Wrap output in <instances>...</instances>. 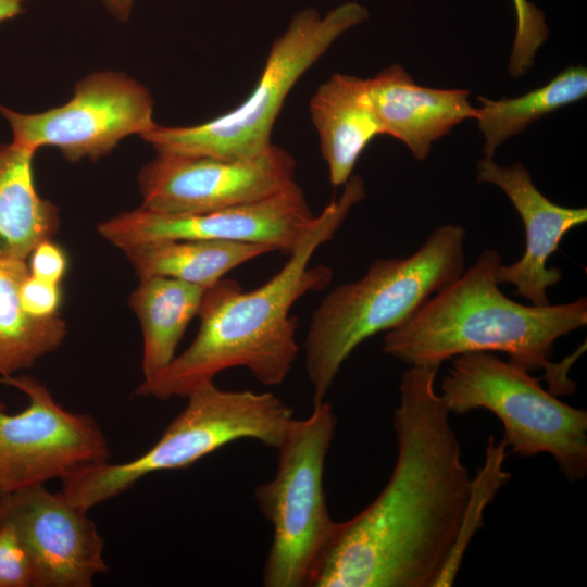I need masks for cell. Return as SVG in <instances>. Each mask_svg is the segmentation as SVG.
I'll use <instances>...</instances> for the list:
<instances>
[{"mask_svg": "<svg viewBox=\"0 0 587 587\" xmlns=\"http://www.w3.org/2000/svg\"><path fill=\"white\" fill-rule=\"evenodd\" d=\"M275 249L230 240L174 239L124 250L139 279L171 277L209 288L228 272Z\"/></svg>", "mask_w": 587, "mask_h": 587, "instance_id": "obj_19", "label": "cell"}, {"mask_svg": "<svg viewBox=\"0 0 587 587\" xmlns=\"http://www.w3.org/2000/svg\"><path fill=\"white\" fill-rule=\"evenodd\" d=\"M515 13V34L508 72L524 76L533 66L536 53L549 37L544 12L528 0H512Z\"/></svg>", "mask_w": 587, "mask_h": 587, "instance_id": "obj_23", "label": "cell"}, {"mask_svg": "<svg viewBox=\"0 0 587 587\" xmlns=\"http://www.w3.org/2000/svg\"><path fill=\"white\" fill-rule=\"evenodd\" d=\"M186 398L184 410L149 450L126 462L87 466L61 480V492L90 511L149 474L186 469L236 440L254 439L276 449L295 419L291 408L272 392L224 390L209 382Z\"/></svg>", "mask_w": 587, "mask_h": 587, "instance_id": "obj_5", "label": "cell"}, {"mask_svg": "<svg viewBox=\"0 0 587 587\" xmlns=\"http://www.w3.org/2000/svg\"><path fill=\"white\" fill-rule=\"evenodd\" d=\"M502 263L486 249L465 272L430 297L407 321L386 332L383 351L410 366L437 370L447 360L470 352H501L528 372L542 370L548 390L572 395L569 370L586 346L554 363V342L587 324V299L560 304H522L499 288Z\"/></svg>", "mask_w": 587, "mask_h": 587, "instance_id": "obj_3", "label": "cell"}, {"mask_svg": "<svg viewBox=\"0 0 587 587\" xmlns=\"http://www.w3.org/2000/svg\"><path fill=\"white\" fill-rule=\"evenodd\" d=\"M28 274L26 261L0 259L1 377L30 369L55 351L67 334V325L59 314L39 319L24 311L20 288Z\"/></svg>", "mask_w": 587, "mask_h": 587, "instance_id": "obj_20", "label": "cell"}, {"mask_svg": "<svg viewBox=\"0 0 587 587\" xmlns=\"http://www.w3.org/2000/svg\"><path fill=\"white\" fill-rule=\"evenodd\" d=\"M309 112L333 186L345 185L380 127L367 95V78L335 73L310 99Z\"/></svg>", "mask_w": 587, "mask_h": 587, "instance_id": "obj_16", "label": "cell"}, {"mask_svg": "<svg viewBox=\"0 0 587 587\" xmlns=\"http://www.w3.org/2000/svg\"><path fill=\"white\" fill-rule=\"evenodd\" d=\"M315 215L283 267L260 287L245 291L222 278L207 288L198 312L199 330L179 355L158 374L143 378L135 396L166 400L186 398L198 386L230 367L248 369L265 386L280 385L298 357L295 303L328 286L333 271L312 265L317 249L329 241L351 209L365 198L364 182L352 175Z\"/></svg>", "mask_w": 587, "mask_h": 587, "instance_id": "obj_2", "label": "cell"}, {"mask_svg": "<svg viewBox=\"0 0 587 587\" xmlns=\"http://www.w3.org/2000/svg\"><path fill=\"white\" fill-rule=\"evenodd\" d=\"M35 152L0 145V259L26 261L58 233V208L39 196L33 171Z\"/></svg>", "mask_w": 587, "mask_h": 587, "instance_id": "obj_17", "label": "cell"}, {"mask_svg": "<svg viewBox=\"0 0 587 587\" xmlns=\"http://www.w3.org/2000/svg\"><path fill=\"white\" fill-rule=\"evenodd\" d=\"M314 216L294 183L267 198L204 213L166 214L140 207L101 222L98 232L123 251L159 240L207 239L263 243L289 254Z\"/></svg>", "mask_w": 587, "mask_h": 587, "instance_id": "obj_12", "label": "cell"}, {"mask_svg": "<svg viewBox=\"0 0 587 587\" xmlns=\"http://www.w3.org/2000/svg\"><path fill=\"white\" fill-rule=\"evenodd\" d=\"M476 178L478 183L499 187L507 195L525 228V251L516 262L499 265L498 284L513 285L514 294L532 304H549L547 290L558 285L563 274L558 267H549L548 260L571 229L586 223L587 209L552 202L535 186L521 162L501 166L494 158L484 157L477 163Z\"/></svg>", "mask_w": 587, "mask_h": 587, "instance_id": "obj_14", "label": "cell"}, {"mask_svg": "<svg viewBox=\"0 0 587 587\" xmlns=\"http://www.w3.org/2000/svg\"><path fill=\"white\" fill-rule=\"evenodd\" d=\"M26 0H0V23L21 14Z\"/></svg>", "mask_w": 587, "mask_h": 587, "instance_id": "obj_28", "label": "cell"}, {"mask_svg": "<svg viewBox=\"0 0 587 587\" xmlns=\"http://www.w3.org/2000/svg\"><path fill=\"white\" fill-rule=\"evenodd\" d=\"M29 274L40 279L61 284L67 271L65 251L50 240L40 242L29 255Z\"/></svg>", "mask_w": 587, "mask_h": 587, "instance_id": "obj_26", "label": "cell"}, {"mask_svg": "<svg viewBox=\"0 0 587 587\" xmlns=\"http://www.w3.org/2000/svg\"><path fill=\"white\" fill-rule=\"evenodd\" d=\"M587 95V68L571 65L547 84L520 97L492 100L478 97L476 108L478 128L484 137L485 158H494L496 150L509 138L522 133L529 124L578 102Z\"/></svg>", "mask_w": 587, "mask_h": 587, "instance_id": "obj_21", "label": "cell"}, {"mask_svg": "<svg viewBox=\"0 0 587 587\" xmlns=\"http://www.w3.org/2000/svg\"><path fill=\"white\" fill-rule=\"evenodd\" d=\"M20 299L26 313L34 317L46 319L58 315L62 291L60 284L28 274L21 285Z\"/></svg>", "mask_w": 587, "mask_h": 587, "instance_id": "obj_25", "label": "cell"}, {"mask_svg": "<svg viewBox=\"0 0 587 587\" xmlns=\"http://www.w3.org/2000/svg\"><path fill=\"white\" fill-rule=\"evenodd\" d=\"M88 512L45 485L0 498V517L33 559L35 587H91L108 573L104 539Z\"/></svg>", "mask_w": 587, "mask_h": 587, "instance_id": "obj_13", "label": "cell"}, {"mask_svg": "<svg viewBox=\"0 0 587 587\" xmlns=\"http://www.w3.org/2000/svg\"><path fill=\"white\" fill-rule=\"evenodd\" d=\"M207 288L171 277H146L129 297L142 333L143 378L164 370L191 320L198 315Z\"/></svg>", "mask_w": 587, "mask_h": 587, "instance_id": "obj_18", "label": "cell"}, {"mask_svg": "<svg viewBox=\"0 0 587 587\" xmlns=\"http://www.w3.org/2000/svg\"><path fill=\"white\" fill-rule=\"evenodd\" d=\"M296 161L272 145L250 160L158 153L142 166L141 207L166 214L217 211L254 202L296 183Z\"/></svg>", "mask_w": 587, "mask_h": 587, "instance_id": "obj_11", "label": "cell"}, {"mask_svg": "<svg viewBox=\"0 0 587 587\" xmlns=\"http://www.w3.org/2000/svg\"><path fill=\"white\" fill-rule=\"evenodd\" d=\"M108 11L121 22H127L137 0H101Z\"/></svg>", "mask_w": 587, "mask_h": 587, "instance_id": "obj_27", "label": "cell"}, {"mask_svg": "<svg viewBox=\"0 0 587 587\" xmlns=\"http://www.w3.org/2000/svg\"><path fill=\"white\" fill-rule=\"evenodd\" d=\"M0 113L12 129V145L33 152L57 147L71 162L97 160L123 138L141 136L157 125L148 89L117 72L88 75L61 107L24 114L0 104Z\"/></svg>", "mask_w": 587, "mask_h": 587, "instance_id": "obj_10", "label": "cell"}, {"mask_svg": "<svg viewBox=\"0 0 587 587\" xmlns=\"http://www.w3.org/2000/svg\"><path fill=\"white\" fill-rule=\"evenodd\" d=\"M35 567L14 527L0 517V587H35Z\"/></svg>", "mask_w": 587, "mask_h": 587, "instance_id": "obj_24", "label": "cell"}, {"mask_svg": "<svg viewBox=\"0 0 587 587\" xmlns=\"http://www.w3.org/2000/svg\"><path fill=\"white\" fill-rule=\"evenodd\" d=\"M337 417L332 404L313 403L311 414L294 419L278 450L275 476L255 488L261 513L273 526L263 570L266 587L308 586L332 540L337 522L324 491V466Z\"/></svg>", "mask_w": 587, "mask_h": 587, "instance_id": "obj_8", "label": "cell"}, {"mask_svg": "<svg viewBox=\"0 0 587 587\" xmlns=\"http://www.w3.org/2000/svg\"><path fill=\"white\" fill-rule=\"evenodd\" d=\"M436 372L410 366L402 374L392 473L372 503L337 522L308 586L435 587L471 483Z\"/></svg>", "mask_w": 587, "mask_h": 587, "instance_id": "obj_1", "label": "cell"}, {"mask_svg": "<svg viewBox=\"0 0 587 587\" xmlns=\"http://www.w3.org/2000/svg\"><path fill=\"white\" fill-rule=\"evenodd\" d=\"M439 394L450 413L495 414L512 453H547L569 482L586 477L587 411L559 400L525 367L492 352L463 353L451 359Z\"/></svg>", "mask_w": 587, "mask_h": 587, "instance_id": "obj_7", "label": "cell"}, {"mask_svg": "<svg viewBox=\"0 0 587 587\" xmlns=\"http://www.w3.org/2000/svg\"><path fill=\"white\" fill-rule=\"evenodd\" d=\"M465 235L459 224L440 225L411 255L378 259L358 280L324 297L311 315L305 339L313 403L324 400L358 346L402 324L463 273Z\"/></svg>", "mask_w": 587, "mask_h": 587, "instance_id": "obj_4", "label": "cell"}, {"mask_svg": "<svg viewBox=\"0 0 587 587\" xmlns=\"http://www.w3.org/2000/svg\"><path fill=\"white\" fill-rule=\"evenodd\" d=\"M367 95L382 135L401 141L420 161L455 125L476 116L469 90L421 86L400 64L367 78Z\"/></svg>", "mask_w": 587, "mask_h": 587, "instance_id": "obj_15", "label": "cell"}, {"mask_svg": "<svg viewBox=\"0 0 587 587\" xmlns=\"http://www.w3.org/2000/svg\"><path fill=\"white\" fill-rule=\"evenodd\" d=\"M367 9L344 2L322 15L297 12L271 46L250 95L235 109L193 126H160L141 135L158 153L250 160L273 143L271 134L283 104L304 73L344 34L365 22Z\"/></svg>", "mask_w": 587, "mask_h": 587, "instance_id": "obj_6", "label": "cell"}, {"mask_svg": "<svg viewBox=\"0 0 587 587\" xmlns=\"http://www.w3.org/2000/svg\"><path fill=\"white\" fill-rule=\"evenodd\" d=\"M0 383L28 399L14 414L0 401V498L111 461L107 436L91 415L63 408L32 376L15 374Z\"/></svg>", "mask_w": 587, "mask_h": 587, "instance_id": "obj_9", "label": "cell"}, {"mask_svg": "<svg viewBox=\"0 0 587 587\" xmlns=\"http://www.w3.org/2000/svg\"><path fill=\"white\" fill-rule=\"evenodd\" d=\"M507 453L508 446L503 439L497 441L494 436L488 437L484 462L475 476L471 477L459 532L435 587L453 585L470 542L484 524L487 505L511 479V473L504 469Z\"/></svg>", "mask_w": 587, "mask_h": 587, "instance_id": "obj_22", "label": "cell"}]
</instances>
